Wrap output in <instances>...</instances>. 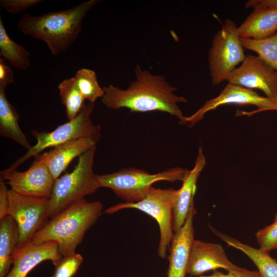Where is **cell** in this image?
<instances>
[{"label": "cell", "mask_w": 277, "mask_h": 277, "mask_svg": "<svg viewBox=\"0 0 277 277\" xmlns=\"http://www.w3.org/2000/svg\"><path fill=\"white\" fill-rule=\"evenodd\" d=\"M135 80L126 89L112 84L103 87L102 102L108 108L118 110L126 108L133 112L160 111L176 117L179 123L185 116L178 104L187 100L178 96L172 86L161 75H154L137 65L134 70Z\"/></svg>", "instance_id": "1"}, {"label": "cell", "mask_w": 277, "mask_h": 277, "mask_svg": "<svg viewBox=\"0 0 277 277\" xmlns=\"http://www.w3.org/2000/svg\"><path fill=\"white\" fill-rule=\"evenodd\" d=\"M99 2H83L68 9L39 16L25 13L18 20L17 28L24 35L45 42L51 53L57 55L66 51L75 42L84 17Z\"/></svg>", "instance_id": "2"}, {"label": "cell", "mask_w": 277, "mask_h": 277, "mask_svg": "<svg viewBox=\"0 0 277 277\" xmlns=\"http://www.w3.org/2000/svg\"><path fill=\"white\" fill-rule=\"evenodd\" d=\"M103 208L99 201L88 202L82 199L51 218L30 242L41 244L54 241L58 243L63 256L73 254L86 231L102 214Z\"/></svg>", "instance_id": "3"}, {"label": "cell", "mask_w": 277, "mask_h": 277, "mask_svg": "<svg viewBox=\"0 0 277 277\" xmlns=\"http://www.w3.org/2000/svg\"><path fill=\"white\" fill-rule=\"evenodd\" d=\"M96 148L94 145L81 154L71 172L66 173L54 181L48 201L50 218L100 188L96 174L93 170Z\"/></svg>", "instance_id": "4"}, {"label": "cell", "mask_w": 277, "mask_h": 277, "mask_svg": "<svg viewBox=\"0 0 277 277\" xmlns=\"http://www.w3.org/2000/svg\"><path fill=\"white\" fill-rule=\"evenodd\" d=\"M188 170L179 167L154 174L134 168H124L110 174L96 175L100 187L110 188L128 203H136L145 197L152 185L166 181H182Z\"/></svg>", "instance_id": "5"}, {"label": "cell", "mask_w": 277, "mask_h": 277, "mask_svg": "<svg viewBox=\"0 0 277 277\" xmlns=\"http://www.w3.org/2000/svg\"><path fill=\"white\" fill-rule=\"evenodd\" d=\"M94 106L93 103L85 104L74 118L59 125L51 132L33 131L32 133L36 140L35 144L8 168L16 170L21 164L30 157L40 154L45 149L72 140L89 138L97 143L101 135V126L94 124L91 120Z\"/></svg>", "instance_id": "6"}, {"label": "cell", "mask_w": 277, "mask_h": 277, "mask_svg": "<svg viewBox=\"0 0 277 277\" xmlns=\"http://www.w3.org/2000/svg\"><path fill=\"white\" fill-rule=\"evenodd\" d=\"M177 194L178 190L151 187L145 197L141 201L119 203L108 208L105 212L112 214L122 209L133 208L152 216L157 222L160 232L157 254L160 258L164 259L174 235L173 211Z\"/></svg>", "instance_id": "7"}, {"label": "cell", "mask_w": 277, "mask_h": 277, "mask_svg": "<svg viewBox=\"0 0 277 277\" xmlns=\"http://www.w3.org/2000/svg\"><path fill=\"white\" fill-rule=\"evenodd\" d=\"M241 44L238 27L227 18L214 35L208 51V62L212 85L227 81L229 75L246 55Z\"/></svg>", "instance_id": "8"}, {"label": "cell", "mask_w": 277, "mask_h": 277, "mask_svg": "<svg viewBox=\"0 0 277 277\" xmlns=\"http://www.w3.org/2000/svg\"><path fill=\"white\" fill-rule=\"evenodd\" d=\"M8 197V215L13 217L18 228V248L29 242L49 221V199L21 195L10 189Z\"/></svg>", "instance_id": "9"}, {"label": "cell", "mask_w": 277, "mask_h": 277, "mask_svg": "<svg viewBox=\"0 0 277 277\" xmlns=\"http://www.w3.org/2000/svg\"><path fill=\"white\" fill-rule=\"evenodd\" d=\"M226 104L252 105L258 109L251 112L240 111L236 115L248 116L267 110H277V101L267 97L262 96L252 89L228 83L215 97L207 101L191 115L186 117L179 123L189 127L200 121L208 112Z\"/></svg>", "instance_id": "10"}, {"label": "cell", "mask_w": 277, "mask_h": 277, "mask_svg": "<svg viewBox=\"0 0 277 277\" xmlns=\"http://www.w3.org/2000/svg\"><path fill=\"white\" fill-rule=\"evenodd\" d=\"M34 157L27 170L21 172L7 168L1 171V178L6 180L10 190L18 194L49 199L54 180L42 154Z\"/></svg>", "instance_id": "11"}, {"label": "cell", "mask_w": 277, "mask_h": 277, "mask_svg": "<svg viewBox=\"0 0 277 277\" xmlns=\"http://www.w3.org/2000/svg\"><path fill=\"white\" fill-rule=\"evenodd\" d=\"M228 83L262 90L266 97L277 101V71L259 55H246L241 65L230 74Z\"/></svg>", "instance_id": "12"}, {"label": "cell", "mask_w": 277, "mask_h": 277, "mask_svg": "<svg viewBox=\"0 0 277 277\" xmlns=\"http://www.w3.org/2000/svg\"><path fill=\"white\" fill-rule=\"evenodd\" d=\"M245 6L253 11L238 27L241 38L263 39L277 32V0H250Z\"/></svg>", "instance_id": "13"}, {"label": "cell", "mask_w": 277, "mask_h": 277, "mask_svg": "<svg viewBox=\"0 0 277 277\" xmlns=\"http://www.w3.org/2000/svg\"><path fill=\"white\" fill-rule=\"evenodd\" d=\"M228 258L222 245L195 240L192 243L187 266V274L198 276L209 271L223 268L227 271L239 269Z\"/></svg>", "instance_id": "14"}, {"label": "cell", "mask_w": 277, "mask_h": 277, "mask_svg": "<svg viewBox=\"0 0 277 277\" xmlns=\"http://www.w3.org/2000/svg\"><path fill=\"white\" fill-rule=\"evenodd\" d=\"M62 258L56 242L41 244L29 242L16 249L12 258V267L6 277H26L41 262L50 260L55 265Z\"/></svg>", "instance_id": "15"}, {"label": "cell", "mask_w": 277, "mask_h": 277, "mask_svg": "<svg viewBox=\"0 0 277 277\" xmlns=\"http://www.w3.org/2000/svg\"><path fill=\"white\" fill-rule=\"evenodd\" d=\"M195 213L193 204L183 226L174 233L171 242L167 277H186L190 253L194 240L193 217Z\"/></svg>", "instance_id": "16"}, {"label": "cell", "mask_w": 277, "mask_h": 277, "mask_svg": "<svg viewBox=\"0 0 277 277\" xmlns=\"http://www.w3.org/2000/svg\"><path fill=\"white\" fill-rule=\"evenodd\" d=\"M206 165V159L202 148H199L194 167L187 171L182 181V187L178 189V194L173 207V227L174 233L183 226L191 206L194 204L196 183L200 173Z\"/></svg>", "instance_id": "17"}, {"label": "cell", "mask_w": 277, "mask_h": 277, "mask_svg": "<svg viewBox=\"0 0 277 277\" xmlns=\"http://www.w3.org/2000/svg\"><path fill=\"white\" fill-rule=\"evenodd\" d=\"M96 144L95 141L89 138H78L53 147L42 155L55 181L74 159Z\"/></svg>", "instance_id": "18"}, {"label": "cell", "mask_w": 277, "mask_h": 277, "mask_svg": "<svg viewBox=\"0 0 277 277\" xmlns=\"http://www.w3.org/2000/svg\"><path fill=\"white\" fill-rule=\"evenodd\" d=\"M210 227L212 231L228 246L239 250L246 255L256 266L262 277H277V261L270 255V253L242 243L212 227Z\"/></svg>", "instance_id": "19"}, {"label": "cell", "mask_w": 277, "mask_h": 277, "mask_svg": "<svg viewBox=\"0 0 277 277\" xmlns=\"http://www.w3.org/2000/svg\"><path fill=\"white\" fill-rule=\"evenodd\" d=\"M19 239L18 226L13 217L7 215L0 219V277H6L10 270Z\"/></svg>", "instance_id": "20"}, {"label": "cell", "mask_w": 277, "mask_h": 277, "mask_svg": "<svg viewBox=\"0 0 277 277\" xmlns=\"http://www.w3.org/2000/svg\"><path fill=\"white\" fill-rule=\"evenodd\" d=\"M18 120L19 114L8 100L5 90L0 89V134L13 140L28 150L31 146L19 127Z\"/></svg>", "instance_id": "21"}, {"label": "cell", "mask_w": 277, "mask_h": 277, "mask_svg": "<svg viewBox=\"0 0 277 277\" xmlns=\"http://www.w3.org/2000/svg\"><path fill=\"white\" fill-rule=\"evenodd\" d=\"M31 53L8 35L0 16V56L18 70H27L30 65Z\"/></svg>", "instance_id": "22"}, {"label": "cell", "mask_w": 277, "mask_h": 277, "mask_svg": "<svg viewBox=\"0 0 277 277\" xmlns=\"http://www.w3.org/2000/svg\"><path fill=\"white\" fill-rule=\"evenodd\" d=\"M57 88L61 102L66 108L67 120H72L85 105V99L79 89L74 76L64 80Z\"/></svg>", "instance_id": "23"}, {"label": "cell", "mask_w": 277, "mask_h": 277, "mask_svg": "<svg viewBox=\"0 0 277 277\" xmlns=\"http://www.w3.org/2000/svg\"><path fill=\"white\" fill-rule=\"evenodd\" d=\"M241 42L247 49L258 54L268 65L277 71V32L263 39L241 38Z\"/></svg>", "instance_id": "24"}, {"label": "cell", "mask_w": 277, "mask_h": 277, "mask_svg": "<svg viewBox=\"0 0 277 277\" xmlns=\"http://www.w3.org/2000/svg\"><path fill=\"white\" fill-rule=\"evenodd\" d=\"M77 86L84 98L93 103L104 94L97 81L94 71L85 68L78 69L74 76Z\"/></svg>", "instance_id": "25"}, {"label": "cell", "mask_w": 277, "mask_h": 277, "mask_svg": "<svg viewBox=\"0 0 277 277\" xmlns=\"http://www.w3.org/2000/svg\"><path fill=\"white\" fill-rule=\"evenodd\" d=\"M83 261V256L79 253L63 256L55 265V270L51 277H72Z\"/></svg>", "instance_id": "26"}, {"label": "cell", "mask_w": 277, "mask_h": 277, "mask_svg": "<svg viewBox=\"0 0 277 277\" xmlns=\"http://www.w3.org/2000/svg\"><path fill=\"white\" fill-rule=\"evenodd\" d=\"M255 236L260 249L268 253L277 249V220L259 229Z\"/></svg>", "instance_id": "27"}, {"label": "cell", "mask_w": 277, "mask_h": 277, "mask_svg": "<svg viewBox=\"0 0 277 277\" xmlns=\"http://www.w3.org/2000/svg\"><path fill=\"white\" fill-rule=\"evenodd\" d=\"M43 2L42 0H1V8L16 14Z\"/></svg>", "instance_id": "28"}, {"label": "cell", "mask_w": 277, "mask_h": 277, "mask_svg": "<svg viewBox=\"0 0 277 277\" xmlns=\"http://www.w3.org/2000/svg\"><path fill=\"white\" fill-rule=\"evenodd\" d=\"M186 277H262L259 271L250 270L240 267L239 269L230 270L227 271V274L217 270H214L213 273L209 275H201L198 276Z\"/></svg>", "instance_id": "29"}, {"label": "cell", "mask_w": 277, "mask_h": 277, "mask_svg": "<svg viewBox=\"0 0 277 277\" xmlns=\"http://www.w3.org/2000/svg\"><path fill=\"white\" fill-rule=\"evenodd\" d=\"M14 74L5 61L0 58V89L6 90L7 86L14 83Z\"/></svg>", "instance_id": "30"}, {"label": "cell", "mask_w": 277, "mask_h": 277, "mask_svg": "<svg viewBox=\"0 0 277 277\" xmlns=\"http://www.w3.org/2000/svg\"><path fill=\"white\" fill-rule=\"evenodd\" d=\"M8 189L4 180H0V219L8 215L9 208Z\"/></svg>", "instance_id": "31"}, {"label": "cell", "mask_w": 277, "mask_h": 277, "mask_svg": "<svg viewBox=\"0 0 277 277\" xmlns=\"http://www.w3.org/2000/svg\"><path fill=\"white\" fill-rule=\"evenodd\" d=\"M277 220V212L276 213V214L274 215V220Z\"/></svg>", "instance_id": "32"}]
</instances>
